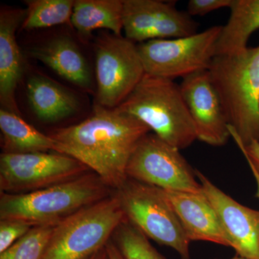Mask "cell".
Here are the masks:
<instances>
[{"instance_id": "1", "label": "cell", "mask_w": 259, "mask_h": 259, "mask_svg": "<svg viewBox=\"0 0 259 259\" xmlns=\"http://www.w3.org/2000/svg\"><path fill=\"white\" fill-rule=\"evenodd\" d=\"M150 131L128 114L96 105L88 119L56 130L50 136L56 141V152L78 160L115 191L128 178L126 169L130 158Z\"/></svg>"}, {"instance_id": "2", "label": "cell", "mask_w": 259, "mask_h": 259, "mask_svg": "<svg viewBox=\"0 0 259 259\" xmlns=\"http://www.w3.org/2000/svg\"><path fill=\"white\" fill-rule=\"evenodd\" d=\"M208 70L232 137L243 146L259 142V45L215 56Z\"/></svg>"}, {"instance_id": "3", "label": "cell", "mask_w": 259, "mask_h": 259, "mask_svg": "<svg viewBox=\"0 0 259 259\" xmlns=\"http://www.w3.org/2000/svg\"><path fill=\"white\" fill-rule=\"evenodd\" d=\"M112 192L94 172L28 193L1 192L0 221H23L32 227L56 226Z\"/></svg>"}, {"instance_id": "4", "label": "cell", "mask_w": 259, "mask_h": 259, "mask_svg": "<svg viewBox=\"0 0 259 259\" xmlns=\"http://www.w3.org/2000/svg\"><path fill=\"white\" fill-rule=\"evenodd\" d=\"M116 109L136 117L160 139L179 150L190 147L197 140L180 84L175 80L145 74Z\"/></svg>"}, {"instance_id": "5", "label": "cell", "mask_w": 259, "mask_h": 259, "mask_svg": "<svg viewBox=\"0 0 259 259\" xmlns=\"http://www.w3.org/2000/svg\"><path fill=\"white\" fill-rule=\"evenodd\" d=\"M125 220L114 191L54 227L42 259H90L106 246Z\"/></svg>"}, {"instance_id": "6", "label": "cell", "mask_w": 259, "mask_h": 259, "mask_svg": "<svg viewBox=\"0 0 259 259\" xmlns=\"http://www.w3.org/2000/svg\"><path fill=\"white\" fill-rule=\"evenodd\" d=\"M126 221L158 244L171 247L190 259V241L163 190L127 178L115 191Z\"/></svg>"}, {"instance_id": "7", "label": "cell", "mask_w": 259, "mask_h": 259, "mask_svg": "<svg viewBox=\"0 0 259 259\" xmlns=\"http://www.w3.org/2000/svg\"><path fill=\"white\" fill-rule=\"evenodd\" d=\"M223 25H214L190 36L158 39L138 45L146 74L175 80L208 70L215 56Z\"/></svg>"}, {"instance_id": "8", "label": "cell", "mask_w": 259, "mask_h": 259, "mask_svg": "<svg viewBox=\"0 0 259 259\" xmlns=\"http://www.w3.org/2000/svg\"><path fill=\"white\" fill-rule=\"evenodd\" d=\"M95 52L97 105L117 108L146 74L138 45L122 35L107 32L97 37Z\"/></svg>"}, {"instance_id": "9", "label": "cell", "mask_w": 259, "mask_h": 259, "mask_svg": "<svg viewBox=\"0 0 259 259\" xmlns=\"http://www.w3.org/2000/svg\"><path fill=\"white\" fill-rule=\"evenodd\" d=\"M128 178L165 190L202 193L195 170L174 147L154 134L145 135L127 163Z\"/></svg>"}, {"instance_id": "10", "label": "cell", "mask_w": 259, "mask_h": 259, "mask_svg": "<svg viewBox=\"0 0 259 259\" xmlns=\"http://www.w3.org/2000/svg\"><path fill=\"white\" fill-rule=\"evenodd\" d=\"M78 160L59 153H2L0 190L23 194L59 185L88 173Z\"/></svg>"}, {"instance_id": "11", "label": "cell", "mask_w": 259, "mask_h": 259, "mask_svg": "<svg viewBox=\"0 0 259 259\" xmlns=\"http://www.w3.org/2000/svg\"><path fill=\"white\" fill-rule=\"evenodd\" d=\"M125 37L134 42L175 39L197 33L199 24L187 12L176 8V2L123 0Z\"/></svg>"}, {"instance_id": "12", "label": "cell", "mask_w": 259, "mask_h": 259, "mask_svg": "<svg viewBox=\"0 0 259 259\" xmlns=\"http://www.w3.org/2000/svg\"><path fill=\"white\" fill-rule=\"evenodd\" d=\"M180 86L197 140L217 147L226 145L231 137L229 122L209 70L184 78Z\"/></svg>"}, {"instance_id": "13", "label": "cell", "mask_w": 259, "mask_h": 259, "mask_svg": "<svg viewBox=\"0 0 259 259\" xmlns=\"http://www.w3.org/2000/svg\"><path fill=\"white\" fill-rule=\"evenodd\" d=\"M202 192L217 213L231 247L243 258L259 259V210L238 203L195 170Z\"/></svg>"}, {"instance_id": "14", "label": "cell", "mask_w": 259, "mask_h": 259, "mask_svg": "<svg viewBox=\"0 0 259 259\" xmlns=\"http://www.w3.org/2000/svg\"><path fill=\"white\" fill-rule=\"evenodd\" d=\"M163 190L190 241H208L231 247L217 213L203 192Z\"/></svg>"}, {"instance_id": "15", "label": "cell", "mask_w": 259, "mask_h": 259, "mask_svg": "<svg viewBox=\"0 0 259 259\" xmlns=\"http://www.w3.org/2000/svg\"><path fill=\"white\" fill-rule=\"evenodd\" d=\"M25 16L26 9L0 10V101L2 108L18 115L15 91L23 76V65L15 34Z\"/></svg>"}, {"instance_id": "16", "label": "cell", "mask_w": 259, "mask_h": 259, "mask_svg": "<svg viewBox=\"0 0 259 259\" xmlns=\"http://www.w3.org/2000/svg\"><path fill=\"white\" fill-rule=\"evenodd\" d=\"M29 54L76 86L83 89L92 86L93 75L88 61L70 37L65 35L52 37L32 47Z\"/></svg>"}, {"instance_id": "17", "label": "cell", "mask_w": 259, "mask_h": 259, "mask_svg": "<svg viewBox=\"0 0 259 259\" xmlns=\"http://www.w3.org/2000/svg\"><path fill=\"white\" fill-rule=\"evenodd\" d=\"M27 97L39 120L56 122L74 115L79 104L74 94L42 75H33L27 82Z\"/></svg>"}, {"instance_id": "18", "label": "cell", "mask_w": 259, "mask_h": 259, "mask_svg": "<svg viewBox=\"0 0 259 259\" xmlns=\"http://www.w3.org/2000/svg\"><path fill=\"white\" fill-rule=\"evenodd\" d=\"M123 0H76L71 23L82 40H88L94 30L106 29L121 35Z\"/></svg>"}, {"instance_id": "19", "label": "cell", "mask_w": 259, "mask_h": 259, "mask_svg": "<svg viewBox=\"0 0 259 259\" xmlns=\"http://www.w3.org/2000/svg\"><path fill=\"white\" fill-rule=\"evenodd\" d=\"M230 10L216 44L215 56L244 51L250 35L259 29V0H233Z\"/></svg>"}, {"instance_id": "20", "label": "cell", "mask_w": 259, "mask_h": 259, "mask_svg": "<svg viewBox=\"0 0 259 259\" xmlns=\"http://www.w3.org/2000/svg\"><path fill=\"white\" fill-rule=\"evenodd\" d=\"M3 153H27L56 151V143L20 117L6 109L0 110Z\"/></svg>"}, {"instance_id": "21", "label": "cell", "mask_w": 259, "mask_h": 259, "mask_svg": "<svg viewBox=\"0 0 259 259\" xmlns=\"http://www.w3.org/2000/svg\"><path fill=\"white\" fill-rule=\"evenodd\" d=\"M74 0H28L22 28L24 30L50 28L71 23Z\"/></svg>"}, {"instance_id": "22", "label": "cell", "mask_w": 259, "mask_h": 259, "mask_svg": "<svg viewBox=\"0 0 259 259\" xmlns=\"http://www.w3.org/2000/svg\"><path fill=\"white\" fill-rule=\"evenodd\" d=\"M112 241L124 259H166L151 245L148 238L126 219L117 227Z\"/></svg>"}, {"instance_id": "23", "label": "cell", "mask_w": 259, "mask_h": 259, "mask_svg": "<svg viewBox=\"0 0 259 259\" xmlns=\"http://www.w3.org/2000/svg\"><path fill=\"white\" fill-rule=\"evenodd\" d=\"M54 227H32L25 236L0 253V259H42Z\"/></svg>"}, {"instance_id": "24", "label": "cell", "mask_w": 259, "mask_h": 259, "mask_svg": "<svg viewBox=\"0 0 259 259\" xmlns=\"http://www.w3.org/2000/svg\"><path fill=\"white\" fill-rule=\"evenodd\" d=\"M32 226L23 221H0V253L9 248L15 242L25 236Z\"/></svg>"}, {"instance_id": "25", "label": "cell", "mask_w": 259, "mask_h": 259, "mask_svg": "<svg viewBox=\"0 0 259 259\" xmlns=\"http://www.w3.org/2000/svg\"><path fill=\"white\" fill-rule=\"evenodd\" d=\"M233 0H190L187 13L191 17L204 16L215 10L231 8Z\"/></svg>"}, {"instance_id": "26", "label": "cell", "mask_w": 259, "mask_h": 259, "mask_svg": "<svg viewBox=\"0 0 259 259\" xmlns=\"http://www.w3.org/2000/svg\"><path fill=\"white\" fill-rule=\"evenodd\" d=\"M235 141L244 155L247 162L254 167L259 175V142L253 141L247 146H243L238 140L235 139Z\"/></svg>"}, {"instance_id": "27", "label": "cell", "mask_w": 259, "mask_h": 259, "mask_svg": "<svg viewBox=\"0 0 259 259\" xmlns=\"http://www.w3.org/2000/svg\"><path fill=\"white\" fill-rule=\"evenodd\" d=\"M106 250L108 253L109 258L110 259H124L121 254L120 250L117 248L115 243L110 240L106 245Z\"/></svg>"}, {"instance_id": "28", "label": "cell", "mask_w": 259, "mask_h": 259, "mask_svg": "<svg viewBox=\"0 0 259 259\" xmlns=\"http://www.w3.org/2000/svg\"><path fill=\"white\" fill-rule=\"evenodd\" d=\"M90 259H110L109 258L108 253H107L106 247L97 252L96 254L94 255Z\"/></svg>"}, {"instance_id": "29", "label": "cell", "mask_w": 259, "mask_h": 259, "mask_svg": "<svg viewBox=\"0 0 259 259\" xmlns=\"http://www.w3.org/2000/svg\"><path fill=\"white\" fill-rule=\"evenodd\" d=\"M248 165H249L250 170H251L252 173H253V176H254V178L255 180V182H256L257 185V191H256V197H258L259 199V175L258 172H257L256 170L255 169L254 167L252 166V164H250V163H248Z\"/></svg>"}, {"instance_id": "30", "label": "cell", "mask_w": 259, "mask_h": 259, "mask_svg": "<svg viewBox=\"0 0 259 259\" xmlns=\"http://www.w3.org/2000/svg\"><path fill=\"white\" fill-rule=\"evenodd\" d=\"M231 259H248V258H243V257H241V256H239V255H238V256L233 257V258H232Z\"/></svg>"}]
</instances>
